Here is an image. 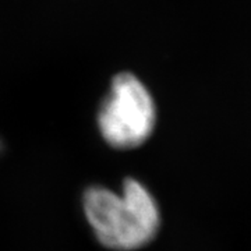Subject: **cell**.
I'll use <instances>...</instances> for the list:
<instances>
[{
    "instance_id": "obj_2",
    "label": "cell",
    "mask_w": 251,
    "mask_h": 251,
    "mask_svg": "<svg viewBox=\"0 0 251 251\" xmlns=\"http://www.w3.org/2000/svg\"><path fill=\"white\" fill-rule=\"evenodd\" d=\"M156 125V108L150 91L131 74H119L98 115L99 131L115 148L128 150L144 144Z\"/></svg>"
},
{
    "instance_id": "obj_1",
    "label": "cell",
    "mask_w": 251,
    "mask_h": 251,
    "mask_svg": "<svg viewBox=\"0 0 251 251\" xmlns=\"http://www.w3.org/2000/svg\"><path fill=\"white\" fill-rule=\"evenodd\" d=\"M82 205L95 236L112 250L131 251L147 246L161 225L156 200L135 179L126 180L122 193L100 186L90 187Z\"/></svg>"
}]
</instances>
